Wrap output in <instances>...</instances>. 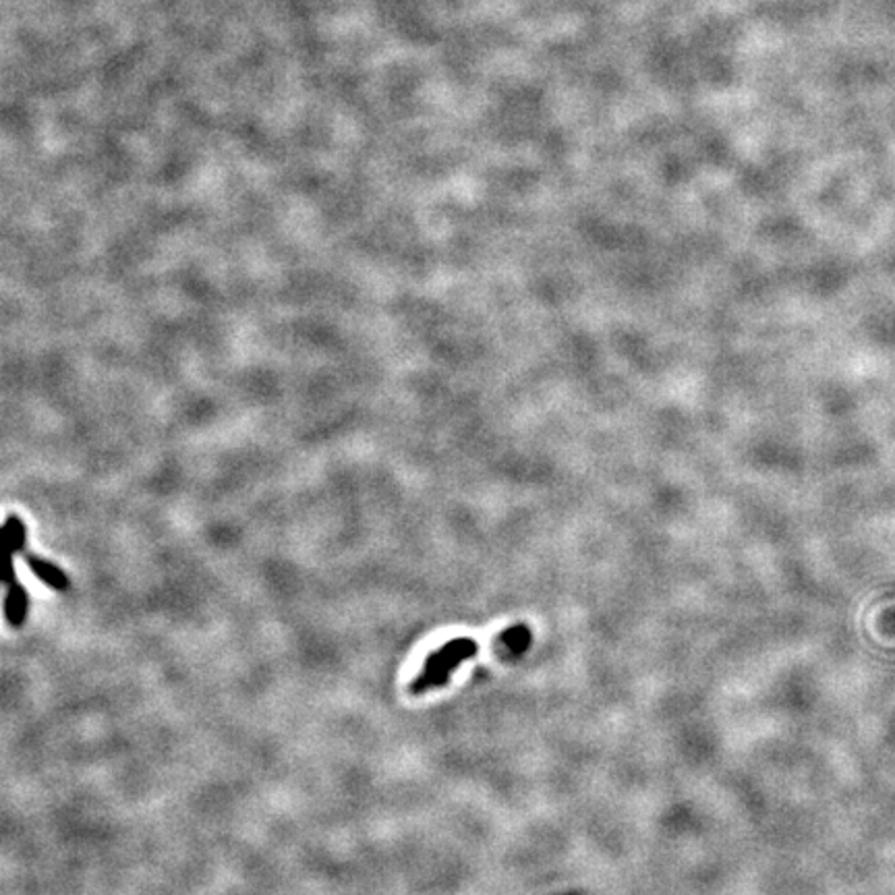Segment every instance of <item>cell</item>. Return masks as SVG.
I'll return each instance as SVG.
<instances>
[{
	"label": "cell",
	"mask_w": 895,
	"mask_h": 895,
	"mask_svg": "<svg viewBox=\"0 0 895 895\" xmlns=\"http://www.w3.org/2000/svg\"><path fill=\"white\" fill-rule=\"evenodd\" d=\"M25 562L29 564V568H32L34 575L38 576L44 585H48L50 589L67 591L71 586L69 575H64V572L58 568L56 564L44 560V557H38V556H27Z\"/></svg>",
	"instance_id": "cell-2"
},
{
	"label": "cell",
	"mask_w": 895,
	"mask_h": 895,
	"mask_svg": "<svg viewBox=\"0 0 895 895\" xmlns=\"http://www.w3.org/2000/svg\"><path fill=\"white\" fill-rule=\"evenodd\" d=\"M477 653V643L471 638H454V641L446 643L444 647H439L436 653L425 659L423 672L419 678H415L413 686H410V693L423 694L428 691H434L450 682V676L458 670V665L467 659H471Z\"/></svg>",
	"instance_id": "cell-1"
},
{
	"label": "cell",
	"mask_w": 895,
	"mask_h": 895,
	"mask_svg": "<svg viewBox=\"0 0 895 895\" xmlns=\"http://www.w3.org/2000/svg\"><path fill=\"white\" fill-rule=\"evenodd\" d=\"M27 607H29V597L27 591L24 589V585L19 581H15L9 585V591H6L5 597V618L13 628L24 626V622L27 618Z\"/></svg>",
	"instance_id": "cell-3"
},
{
	"label": "cell",
	"mask_w": 895,
	"mask_h": 895,
	"mask_svg": "<svg viewBox=\"0 0 895 895\" xmlns=\"http://www.w3.org/2000/svg\"><path fill=\"white\" fill-rule=\"evenodd\" d=\"M529 641H531V634L526 628H510L508 633L502 634V643L510 651H516V653L523 651L526 644H529Z\"/></svg>",
	"instance_id": "cell-5"
},
{
	"label": "cell",
	"mask_w": 895,
	"mask_h": 895,
	"mask_svg": "<svg viewBox=\"0 0 895 895\" xmlns=\"http://www.w3.org/2000/svg\"><path fill=\"white\" fill-rule=\"evenodd\" d=\"M3 541H5V546L9 547L11 556L21 554L25 549L27 526H25L24 520H21L17 515L6 516L5 525H3Z\"/></svg>",
	"instance_id": "cell-4"
}]
</instances>
